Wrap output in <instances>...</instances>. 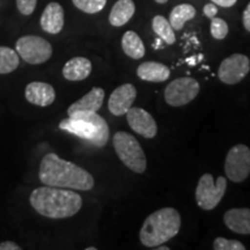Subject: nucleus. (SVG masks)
<instances>
[{
	"label": "nucleus",
	"mask_w": 250,
	"mask_h": 250,
	"mask_svg": "<svg viewBox=\"0 0 250 250\" xmlns=\"http://www.w3.org/2000/svg\"><path fill=\"white\" fill-rule=\"evenodd\" d=\"M40 181L49 187L89 191L94 187V179L88 171L62 160L56 153H48L42 159L39 171Z\"/></svg>",
	"instance_id": "obj_1"
},
{
	"label": "nucleus",
	"mask_w": 250,
	"mask_h": 250,
	"mask_svg": "<svg viewBox=\"0 0 250 250\" xmlns=\"http://www.w3.org/2000/svg\"><path fill=\"white\" fill-rule=\"evenodd\" d=\"M30 205L37 213L50 219L73 217L83 206V198L73 190L64 188L41 187L30 193Z\"/></svg>",
	"instance_id": "obj_2"
},
{
	"label": "nucleus",
	"mask_w": 250,
	"mask_h": 250,
	"mask_svg": "<svg viewBox=\"0 0 250 250\" xmlns=\"http://www.w3.org/2000/svg\"><path fill=\"white\" fill-rule=\"evenodd\" d=\"M181 215L173 208H164L153 212L144 221L139 233L140 242L148 248L164 245L179 234Z\"/></svg>",
	"instance_id": "obj_3"
},
{
	"label": "nucleus",
	"mask_w": 250,
	"mask_h": 250,
	"mask_svg": "<svg viewBox=\"0 0 250 250\" xmlns=\"http://www.w3.org/2000/svg\"><path fill=\"white\" fill-rule=\"evenodd\" d=\"M59 129L74 134L95 147H103L109 140V126L98 112H78L59 123Z\"/></svg>",
	"instance_id": "obj_4"
},
{
	"label": "nucleus",
	"mask_w": 250,
	"mask_h": 250,
	"mask_svg": "<svg viewBox=\"0 0 250 250\" xmlns=\"http://www.w3.org/2000/svg\"><path fill=\"white\" fill-rule=\"evenodd\" d=\"M114 148L118 158L130 170L137 174H143L147 167L145 153L142 146L132 134L118 131L112 138Z\"/></svg>",
	"instance_id": "obj_5"
},
{
	"label": "nucleus",
	"mask_w": 250,
	"mask_h": 250,
	"mask_svg": "<svg viewBox=\"0 0 250 250\" xmlns=\"http://www.w3.org/2000/svg\"><path fill=\"white\" fill-rule=\"evenodd\" d=\"M226 188L227 181L224 176H219L214 181L212 174H204L196 188L197 204L205 211L213 210L225 196Z\"/></svg>",
	"instance_id": "obj_6"
},
{
	"label": "nucleus",
	"mask_w": 250,
	"mask_h": 250,
	"mask_svg": "<svg viewBox=\"0 0 250 250\" xmlns=\"http://www.w3.org/2000/svg\"><path fill=\"white\" fill-rule=\"evenodd\" d=\"M15 51L28 64L39 65L51 58L52 46L43 37L26 35L17 41Z\"/></svg>",
	"instance_id": "obj_7"
},
{
	"label": "nucleus",
	"mask_w": 250,
	"mask_h": 250,
	"mask_svg": "<svg viewBox=\"0 0 250 250\" xmlns=\"http://www.w3.org/2000/svg\"><path fill=\"white\" fill-rule=\"evenodd\" d=\"M227 177L235 183L243 182L250 174V148L239 144L233 146L227 153L225 161Z\"/></svg>",
	"instance_id": "obj_8"
},
{
	"label": "nucleus",
	"mask_w": 250,
	"mask_h": 250,
	"mask_svg": "<svg viewBox=\"0 0 250 250\" xmlns=\"http://www.w3.org/2000/svg\"><path fill=\"white\" fill-rule=\"evenodd\" d=\"M199 89L197 80L192 78H179L166 87L165 100L170 107H182L197 98Z\"/></svg>",
	"instance_id": "obj_9"
},
{
	"label": "nucleus",
	"mask_w": 250,
	"mask_h": 250,
	"mask_svg": "<svg viewBox=\"0 0 250 250\" xmlns=\"http://www.w3.org/2000/svg\"><path fill=\"white\" fill-rule=\"evenodd\" d=\"M250 71V61L246 55L234 54L221 62L218 77L226 85H235L245 79Z\"/></svg>",
	"instance_id": "obj_10"
},
{
	"label": "nucleus",
	"mask_w": 250,
	"mask_h": 250,
	"mask_svg": "<svg viewBox=\"0 0 250 250\" xmlns=\"http://www.w3.org/2000/svg\"><path fill=\"white\" fill-rule=\"evenodd\" d=\"M126 120L129 126L136 133L144 138L152 139L158 133V125L154 118L145 109L131 107L126 112Z\"/></svg>",
	"instance_id": "obj_11"
},
{
	"label": "nucleus",
	"mask_w": 250,
	"mask_h": 250,
	"mask_svg": "<svg viewBox=\"0 0 250 250\" xmlns=\"http://www.w3.org/2000/svg\"><path fill=\"white\" fill-rule=\"evenodd\" d=\"M136 98L137 89L131 83H124V85L117 87L111 93L110 98H109V111L114 116H123V115H126V112L132 107Z\"/></svg>",
	"instance_id": "obj_12"
},
{
	"label": "nucleus",
	"mask_w": 250,
	"mask_h": 250,
	"mask_svg": "<svg viewBox=\"0 0 250 250\" xmlns=\"http://www.w3.org/2000/svg\"><path fill=\"white\" fill-rule=\"evenodd\" d=\"M26 100L37 107H48L56 100L55 88L51 85L42 81H33L28 83L24 90Z\"/></svg>",
	"instance_id": "obj_13"
},
{
	"label": "nucleus",
	"mask_w": 250,
	"mask_h": 250,
	"mask_svg": "<svg viewBox=\"0 0 250 250\" xmlns=\"http://www.w3.org/2000/svg\"><path fill=\"white\" fill-rule=\"evenodd\" d=\"M65 14L64 8L62 7L61 4L58 2H50L46 5V7L43 11L42 17H41V27L45 33L55 34L61 33L64 28Z\"/></svg>",
	"instance_id": "obj_14"
},
{
	"label": "nucleus",
	"mask_w": 250,
	"mask_h": 250,
	"mask_svg": "<svg viewBox=\"0 0 250 250\" xmlns=\"http://www.w3.org/2000/svg\"><path fill=\"white\" fill-rule=\"evenodd\" d=\"M103 100H104V90L100 87H94L80 100L72 103L67 109V115L72 116L78 112H98L99 109L102 107Z\"/></svg>",
	"instance_id": "obj_15"
},
{
	"label": "nucleus",
	"mask_w": 250,
	"mask_h": 250,
	"mask_svg": "<svg viewBox=\"0 0 250 250\" xmlns=\"http://www.w3.org/2000/svg\"><path fill=\"white\" fill-rule=\"evenodd\" d=\"M224 223L237 234H250V208H230L224 215Z\"/></svg>",
	"instance_id": "obj_16"
},
{
	"label": "nucleus",
	"mask_w": 250,
	"mask_h": 250,
	"mask_svg": "<svg viewBox=\"0 0 250 250\" xmlns=\"http://www.w3.org/2000/svg\"><path fill=\"white\" fill-rule=\"evenodd\" d=\"M139 79L149 83H164L170 77L169 67L158 62H145L137 68Z\"/></svg>",
	"instance_id": "obj_17"
},
{
	"label": "nucleus",
	"mask_w": 250,
	"mask_h": 250,
	"mask_svg": "<svg viewBox=\"0 0 250 250\" xmlns=\"http://www.w3.org/2000/svg\"><path fill=\"white\" fill-rule=\"evenodd\" d=\"M92 62L85 57H74L62 67V77L68 81H81L89 77Z\"/></svg>",
	"instance_id": "obj_18"
},
{
	"label": "nucleus",
	"mask_w": 250,
	"mask_h": 250,
	"mask_svg": "<svg viewBox=\"0 0 250 250\" xmlns=\"http://www.w3.org/2000/svg\"><path fill=\"white\" fill-rule=\"evenodd\" d=\"M136 6L132 0H118L109 14V22L114 27H122L132 19Z\"/></svg>",
	"instance_id": "obj_19"
},
{
	"label": "nucleus",
	"mask_w": 250,
	"mask_h": 250,
	"mask_svg": "<svg viewBox=\"0 0 250 250\" xmlns=\"http://www.w3.org/2000/svg\"><path fill=\"white\" fill-rule=\"evenodd\" d=\"M122 48L125 55L132 59H142L145 56V45L137 33L126 31L122 37Z\"/></svg>",
	"instance_id": "obj_20"
},
{
	"label": "nucleus",
	"mask_w": 250,
	"mask_h": 250,
	"mask_svg": "<svg viewBox=\"0 0 250 250\" xmlns=\"http://www.w3.org/2000/svg\"><path fill=\"white\" fill-rule=\"evenodd\" d=\"M196 9L190 4H181L175 6L169 15V23L174 30H181L187 21L195 18Z\"/></svg>",
	"instance_id": "obj_21"
},
{
	"label": "nucleus",
	"mask_w": 250,
	"mask_h": 250,
	"mask_svg": "<svg viewBox=\"0 0 250 250\" xmlns=\"http://www.w3.org/2000/svg\"><path fill=\"white\" fill-rule=\"evenodd\" d=\"M152 28L156 35L160 37L165 43H167L169 45L174 44L175 41H176V36H175L174 29L169 23V21L165 17H162V15H155L152 20Z\"/></svg>",
	"instance_id": "obj_22"
},
{
	"label": "nucleus",
	"mask_w": 250,
	"mask_h": 250,
	"mask_svg": "<svg viewBox=\"0 0 250 250\" xmlns=\"http://www.w3.org/2000/svg\"><path fill=\"white\" fill-rule=\"evenodd\" d=\"M20 65L19 55L8 46H0V74H7L17 70Z\"/></svg>",
	"instance_id": "obj_23"
},
{
	"label": "nucleus",
	"mask_w": 250,
	"mask_h": 250,
	"mask_svg": "<svg viewBox=\"0 0 250 250\" xmlns=\"http://www.w3.org/2000/svg\"><path fill=\"white\" fill-rule=\"evenodd\" d=\"M78 9L87 14H95L101 12L107 5V0H72Z\"/></svg>",
	"instance_id": "obj_24"
},
{
	"label": "nucleus",
	"mask_w": 250,
	"mask_h": 250,
	"mask_svg": "<svg viewBox=\"0 0 250 250\" xmlns=\"http://www.w3.org/2000/svg\"><path fill=\"white\" fill-rule=\"evenodd\" d=\"M228 34V24L220 18L211 19V35L215 40H224Z\"/></svg>",
	"instance_id": "obj_25"
},
{
	"label": "nucleus",
	"mask_w": 250,
	"mask_h": 250,
	"mask_svg": "<svg viewBox=\"0 0 250 250\" xmlns=\"http://www.w3.org/2000/svg\"><path fill=\"white\" fill-rule=\"evenodd\" d=\"M213 248L215 250H246L243 243L237 240H228L225 237H217L213 242Z\"/></svg>",
	"instance_id": "obj_26"
},
{
	"label": "nucleus",
	"mask_w": 250,
	"mask_h": 250,
	"mask_svg": "<svg viewBox=\"0 0 250 250\" xmlns=\"http://www.w3.org/2000/svg\"><path fill=\"white\" fill-rule=\"evenodd\" d=\"M37 5V0H17V7L22 15H30L34 13Z\"/></svg>",
	"instance_id": "obj_27"
},
{
	"label": "nucleus",
	"mask_w": 250,
	"mask_h": 250,
	"mask_svg": "<svg viewBox=\"0 0 250 250\" xmlns=\"http://www.w3.org/2000/svg\"><path fill=\"white\" fill-rule=\"evenodd\" d=\"M203 13H204L205 17L208 18V19L214 18L218 13L217 5L213 4V2H211V4H206L204 6V8H203Z\"/></svg>",
	"instance_id": "obj_28"
},
{
	"label": "nucleus",
	"mask_w": 250,
	"mask_h": 250,
	"mask_svg": "<svg viewBox=\"0 0 250 250\" xmlns=\"http://www.w3.org/2000/svg\"><path fill=\"white\" fill-rule=\"evenodd\" d=\"M242 21H243V26H245L246 30L250 31V2L247 6L245 12H243L242 15Z\"/></svg>",
	"instance_id": "obj_29"
},
{
	"label": "nucleus",
	"mask_w": 250,
	"mask_h": 250,
	"mask_svg": "<svg viewBox=\"0 0 250 250\" xmlns=\"http://www.w3.org/2000/svg\"><path fill=\"white\" fill-rule=\"evenodd\" d=\"M0 250H21V247L12 241H4L0 243Z\"/></svg>",
	"instance_id": "obj_30"
},
{
	"label": "nucleus",
	"mask_w": 250,
	"mask_h": 250,
	"mask_svg": "<svg viewBox=\"0 0 250 250\" xmlns=\"http://www.w3.org/2000/svg\"><path fill=\"white\" fill-rule=\"evenodd\" d=\"M213 4H215L217 6H220V7H232L233 5H235V2L237 0H211Z\"/></svg>",
	"instance_id": "obj_31"
},
{
	"label": "nucleus",
	"mask_w": 250,
	"mask_h": 250,
	"mask_svg": "<svg viewBox=\"0 0 250 250\" xmlns=\"http://www.w3.org/2000/svg\"><path fill=\"white\" fill-rule=\"evenodd\" d=\"M154 249H158V250H169V247H160V246H158V247H155Z\"/></svg>",
	"instance_id": "obj_32"
},
{
	"label": "nucleus",
	"mask_w": 250,
	"mask_h": 250,
	"mask_svg": "<svg viewBox=\"0 0 250 250\" xmlns=\"http://www.w3.org/2000/svg\"><path fill=\"white\" fill-rule=\"evenodd\" d=\"M155 2H158V4H161V5H164V4H166V2L168 1V0H154Z\"/></svg>",
	"instance_id": "obj_33"
},
{
	"label": "nucleus",
	"mask_w": 250,
	"mask_h": 250,
	"mask_svg": "<svg viewBox=\"0 0 250 250\" xmlns=\"http://www.w3.org/2000/svg\"><path fill=\"white\" fill-rule=\"evenodd\" d=\"M87 250H96L95 247H89V248H87Z\"/></svg>",
	"instance_id": "obj_34"
}]
</instances>
